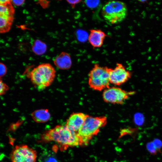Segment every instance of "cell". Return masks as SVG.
I'll return each mask as SVG.
<instances>
[{"mask_svg": "<svg viewBox=\"0 0 162 162\" xmlns=\"http://www.w3.org/2000/svg\"><path fill=\"white\" fill-rule=\"evenodd\" d=\"M41 141L56 143L62 151L69 147L82 146L77 133L71 130L65 125H58L46 131L41 135Z\"/></svg>", "mask_w": 162, "mask_h": 162, "instance_id": "6da1fadb", "label": "cell"}, {"mask_svg": "<svg viewBox=\"0 0 162 162\" xmlns=\"http://www.w3.org/2000/svg\"><path fill=\"white\" fill-rule=\"evenodd\" d=\"M56 71L49 63H43L34 68L30 74L32 83L38 89L42 90L52 83L56 76Z\"/></svg>", "mask_w": 162, "mask_h": 162, "instance_id": "7a4b0ae2", "label": "cell"}, {"mask_svg": "<svg viewBox=\"0 0 162 162\" xmlns=\"http://www.w3.org/2000/svg\"><path fill=\"white\" fill-rule=\"evenodd\" d=\"M105 116L93 117L88 115L82 126L77 132L82 146L88 145L89 141L99 133L101 128L106 124Z\"/></svg>", "mask_w": 162, "mask_h": 162, "instance_id": "3957f363", "label": "cell"}, {"mask_svg": "<svg viewBox=\"0 0 162 162\" xmlns=\"http://www.w3.org/2000/svg\"><path fill=\"white\" fill-rule=\"evenodd\" d=\"M127 10L126 5L124 2L112 1L104 5L102 9L101 14L104 19L108 23L117 24L125 19Z\"/></svg>", "mask_w": 162, "mask_h": 162, "instance_id": "277c9868", "label": "cell"}, {"mask_svg": "<svg viewBox=\"0 0 162 162\" xmlns=\"http://www.w3.org/2000/svg\"><path fill=\"white\" fill-rule=\"evenodd\" d=\"M109 68L96 64L88 74V84L92 89L101 91L110 87Z\"/></svg>", "mask_w": 162, "mask_h": 162, "instance_id": "5b68a950", "label": "cell"}, {"mask_svg": "<svg viewBox=\"0 0 162 162\" xmlns=\"http://www.w3.org/2000/svg\"><path fill=\"white\" fill-rule=\"evenodd\" d=\"M136 93L134 91H128L118 87H112L104 90L102 97L106 103L122 105Z\"/></svg>", "mask_w": 162, "mask_h": 162, "instance_id": "8992f818", "label": "cell"}, {"mask_svg": "<svg viewBox=\"0 0 162 162\" xmlns=\"http://www.w3.org/2000/svg\"><path fill=\"white\" fill-rule=\"evenodd\" d=\"M37 157L36 151L26 145L16 146L10 155L12 162H35Z\"/></svg>", "mask_w": 162, "mask_h": 162, "instance_id": "52a82bcc", "label": "cell"}, {"mask_svg": "<svg viewBox=\"0 0 162 162\" xmlns=\"http://www.w3.org/2000/svg\"><path fill=\"white\" fill-rule=\"evenodd\" d=\"M110 83L120 86L128 81L131 77L132 72L122 64L118 63L114 69L109 68Z\"/></svg>", "mask_w": 162, "mask_h": 162, "instance_id": "ba28073f", "label": "cell"}, {"mask_svg": "<svg viewBox=\"0 0 162 162\" xmlns=\"http://www.w3.org/2000/svg\"><path fill=\"white\" fill-rule=\"evenodd\" d=\"M88 115L82 112H73L67 119L65 125L71 130L77 133Z\"/></svg>", "mask_w": 162, "mask_h": 162, "instance_id": "9c48e42d", "label": "cell"}, {"mask_svg": "<svg viewBox=\"0 0 162 162\" xmlns=\"http://www.w3.org/2000/svg\"><path fill=\"white\" fill-rule=\"evenodd\" d=\"M106 36V34L100 29H92L90 30L88 41L93 48H99L102 46Z\"/></svg>", "mask_w": 162, "mask_h": 162, "instance_id": "30bf717a", "label": "cell"}, {"mask_svg": "<svg viewBox=\"0 0 162 162\" xmlns=\"http://www.w3.org/2000/svg\"><path fill=\"white\" fill-rule=\"evenodd\" d=\"M55 65L61 70H68L72 65V61L70 55L65 52H62L57 56L53 60Z\"/></svg>", "mask_w": 162, "mask_h": 162, "instance_id": "8fae6325", "label": "cell"}, {"mask_svg": "<svg viewBox=\"0 0 162 162\" xmlns=\"http://www.w3.org/2000/svg\"><path fill=\"white\" fill-rule=\"evenodd\" d=\"M33 120L38 123H43L47 122L50 118L51 115L49 110L46 109L35 110L31 114Z\"/></svg>", "mask_w": 162, "mask_h": 162, "instance_id": "7c38bea8", "label": "cell"}, {"mask_svg": "<svg viewBox=\"0 0 162 162\" xmlns=\"http://www.w3.org/2000/svg\"><path fill=\"white\" fill-rule=\"evenodd\" d=\"M14 16H0V32L4 33L8 32L12 25Z\"/></svg>", "mask_w": 162, "mask_h": 162, "instance_id": "4fadbf2b", "label": "cell"}, {"mask_svg": "<svg viewBox=\"0 0 162 162\" xmlns=\"http://www.w3.org/2000/svg\"><path fill=\"white\" fill-rule=\"evenodd\" d=\"M46 49L47 46L46 44L39 39L36 40L34 41L32 47L33 52L37 55L44 54Z\"/></svg>", "mask_w": 162, "mask_h": 162, "instance_id": "5bb4252c", "label": "cell"}, {"mask_svg": "<svg viewBox=\"0 0 162 162\" xmlns=\"http://www.w3.org/2000/svg\"><path fill=\"white\" fill-rule=\"evenodd\" d=\"M14 9L11 2L6 4H0V16L12 17L14 16Z\"/></svg>", "mask_w": 162, "mask_h": 162, "instance_id": "9a60e30c", "label": "cell"}, {"mask_svg": "<svg viewBox=\"0 0 162 162\" xmlns=\"http://www.w3.org/2000/svg\"><path fill=\"white\" fill-rule=\"evenodd\" d=\"M39 162H58L55 154L50 152H43L39 158Z\"/></svg>", "mask_w": 162, "mask_h": 162, "instance_id": "2e32d148", "label": "cell"}, {"mask_svg": "<svg viewBox=\"0 0 162 162\" xmlns=\"http://www.w3.org/2000/svg\"><path fill=\"white\" fill-rule=\"evenodd\" d=\"M147 150L151 155H155L158 151L153 141L148 142L146 145Z\"/></svg>", "mask_w": 162, "mask_h": 162, "instance_id": "e0dca14e", "label": "cell"}, {"mask_svg": "<svg viewBox=\"0 0 162 162\" xmlns=\"http://www.w3.org/2000/svg\"><path fill=\"white\" fill-rule=\"evenodd\" d=\"M0 94L1 95L4 94L8 90V86L1 80H0Z\"/></svg>", "mask_w": 162, "mask_h": 162, "instance_id": "ac0fdd59", "label": "cell"}, {"mask_svg": "<svg viewBox=\"0 0 162 162\" xmlns=\"http://www.w3.org/2000/svg\"><path fill=\"white\" fill-rule=\"evenodd\" d=\"M154 144L158 152H161V149L162 147V142L159 139H155L153 141Z\"/></svg>", "mask_w": 162, "mask_h": 162, "instance_id": "d6986e66", "label": "cell"}, {"mask_svg": "<svg viewBox=\"0 0 162 162\" xmlns=\"http://www.w3.org/2000/svg\"><path fill=\"white\" fill-rule=\"evenodd\" d=\"M0 72L1 78L4 76L7 72L6 66L2 62L0 63Z\"/></svg>", "mask_w": 162, "mask_h": 162, "instance_id": "ffe728a7", "label": "cell"}, {"mask_svg": "<svg viewBox=\"0 0 162 162\" xmlns=\"http://www.w3.org/2000/svg\"><path fill=\"white\" fill-rule=\"evenodd\" d=\"M12 4L16 6H19L22 5L24 2V0H11Z\"/></svg>", "mask_w": 162, "mask_h": 162, "instance_id": "44dd1931", "label": "cell"}, {"mask_svg": "<svg viewBox=\"0 0 162 162\" xmlns=\"http://www.w3.org/2000/svg\"><path fill=\"white\" fill-rule=\"evenodd\" d=\"M67 2L71 5L72 8L74 7L75 5L81 1V0H67Z\"/></svg>", "mask_w": 162, "mask_h": 162, "instance_id": "7402d4cb", "label": "cell"}, {"mask_svg": "<svg viewBox=\"0 0 162 162\" xmlns=\"http://www.w3.org/2000/svg\"><path fill=\"white\" fill-rule=\"evenodd\" d=\"M10 2V0H0V4H6Z\"/></svg>", "mask_w": 162, "mask_h": 162, "instance_id": "603a6c76", "label": "cell"}]
</instances>
